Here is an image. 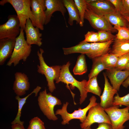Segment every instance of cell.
<instances>
[{
	"label": "cell",
	"mask_w": 129,
	"mask_h": 129,
	"mask_svg": "<svg viewBox=\"0 0 129 129\" xmlns=\"http://www.w3.org/2000/svg\"><path fill=\"white\" fill-rule=\"evenodd\" d=\"M101 58L106 70L114 68L118 59V57L110 53L102 55Z\"/></svg>",
	"instance_id": "obj_27"
},
{
	"label": "cell",
	"mask_w": 129,
	"mask_h": 129,
	"mask_svg": "<svg viewBox=\"0 0 129 129\" xmlns=\"http://www.w3.org/2000/svg\"><path fill=\"white\" fill-rule=\"evenodd\" d=\"M38 101L40 110L48 119L53 121L58 119L54 113V108L55 106L61 104L60 100L52 95L51 93H47L45 89L40 92Z\"/></svg>",
	"instance_id": "obj_6"
},
{
	"label": "cell",
	"mask_w": 129,
	"mask_h": 129,
	"mask_svg": "<svg viewBox=\"0 0 129 129\" xmlns=\"http://www.w3.org/2000/svg\"><path fill=\"white\" fill-rule=\"evenodd\" d=\"M119 106H113L104 109L109 118L113 129H124V124L129 120L128 107L120 109Z\"/></svg>",
	"instance_id": "obj_7"
},
{
	"label": "cell",
	"mask_w": 129,
	"mask_h": 129,
	"mask_svg": "<svg viewBox=\"0 0 129 129\" xmlns=\"http://www.w3.org/2000/svg\"><path fill=\"white\" fill-rule=\"evenodd\" d=\"M105 81L103 92L100 97L101 106L104 109L113 106L114 96L117 93L118 91L113 88L108 81L106 74L103 73Z\"/></svg>",
	"instance_id": "obj_13"
},
{
	"label": "cell",
	"mask_w": 129,
	"mask_h": 129,
	"mask_svg": "<svg viewBox=\"0 0 129 129\" xmlns=\"http://www.w3.org/2000/svg\"><path fill=\"white\" fill-rule=\"evenodd\" d=\"M16 38H6L0 39V65H3L6 60L11 57L14 48Z\"/></svg>",
	"instance_id": "obj_19"
},
{
	"label": "cell",
	"mask_w": 129,
	"mask_h": 129,
	"mask_svg": "<svg viewBox=\"0 0 129 129\" xmlns=\"http://www.w3.org/2000/svg\"><path fill=\"white\" fill-rule=\"evenodd\" d=\"M97 76L89 79L85 86V89L88 92H91L100 97L101 89L99 86L97 80Z\"/></svg>",
	"instance_id": "obj_28"
},
{
	"label": "cell",
	"mask_w": 129,
	"mask_h": 129,
	"mask_svg": "<svg viewBox=\"0 0 129 129\" xmlns=\"http://www.w3.org/2000/svg\"><path fill=\"white\" fill-rule=\"evenodd\" d=\"M118 31L115 39L119 40H129V29L127 27L114 26Z\"/></svg>",
	"instance_id": "obj_30"
},
{
	"label": "cell",
	"mask_w": 129,
	"mask_h": 129,
	"mask_svg": "<svg viewBox=\"0 0 129 129\" xmlns=\"http://www.w3.org/2000/svg\"><path fill=\"white\" fill-rule=\"evenodd\" d=\"M92 64L90 72L88 75L89 79L96 76L102 71L106 70L102 63L101 57L94 58L92 59Z\"/></svg>",
	"instance_id": "obj_26"
},
{
	"label": "cell",
	"mask_w": 129,
	"mask_h": 129,
	"mask_svg": "<svg viewBox=\"0 0 129 129\" xmlns=\"http://www.w3.org/2000/svg\"><path fill=\"white\" fill-rule=\"evenodd\" d=\"M98 127L95 129H113L112 125L106 123L98 124ZM83 129H92L91 126L87 127Z\"/></svg>",
	"instance_id": "obj_38"
},
{
	"label": "cell",
	"mask_w": 129,
	"mask_h": 129,
	"mask_svg": "<svg viewBox=\"0 0 129 129\" xmlns=\"http://www.w3.org/2000/svg\"><path fill=\"white\" fill-rule=\"evenodd\" d=\"M30 4L31 11L35 19L37 27L43 30L46 19L45 0H30Z\"/></svg>",
	"instance_id": "obj_11"
},
{
	"label": "cell",
	"mask_w": 129,
	"mask_h": 129,
	"mask_svg": "<svg viewBox=\"0 0 129 129\" xmlns=\"http://www.w3.org/2000/svg\"><path fill=\"white\" fill-rule=\"evenodd\" d=\"M124 70L129 71V61L126 66Z\"/></svg>",
	"instance_id": "obj_42"
},
{
	"label": "cell",
	"mask_w": 129,
	"mask_h": 129,
	"mask_svg": "<svg viewBox=\"0 0 129 129\" xmlns=\"http://www.w3.org/2000/svg\"><path fill=\"white\" fill-rule=\"evenodd\" d=\"M14 75L15 80L13 89L17 96H23L30 87L28 78L26 75L21 72H17Z\"/></svg>",
	"instance_id": "obj_16"
},
{
	"label": "cell",
	"mask_w": 129,
	"mask_h": 129,
	"mask_svg": "<svg viewBox=\"0 0 129 129\" xmlns=\"http://www.w3.org/2000/svg\"><path fill=\"white\" fill-rule=\"evenodd\" d=\"M129 61V53L118 57L117 63L114 68L118 70H124Z\"/></svg>",
	"instance_id": "obj_33"
},
{
	"label": "cell",
	"mask_w": 129,
	"mask_h": 129,
	"mask_svg": "<svg viewBox=\"0 0 129 129\" xmlns=\"http://www.w3.org/2000/svg\"><path fill=\"white\" fill-rule=\"evenodd\" d=\"M122 6L120 13L123 16L129 17V0H122Z\"/></svg>",
	"instance_id": "obj_36"
},
{
	"label": "cell",
	"mask_w": 129,
	"mask_h": 129,
	"mask_svg": "<svg viewBox=\"0 0 129 129\" xmlns=\"http://www.w3.org/2000/svg\"><path fill=\"white\" fill-rule=\"evenodd\" d=\"M39 30L37 27H34L30 19L27 20L24 31L26 36V41L29 45L35 44L39 47L42 45V34L40 32Z\"/></svg>",
	"instance_id": "obj_12"
},
{
	"label": "cell",
	"mask_w": 129,
	"mask_h": 129,
	"mask_svg": "<svg viewBox=\"0 0 129 129\" xmlns=\"http://www.w3.org/2000/svg\"><path fill=\"white\" fill-rule=\"evenodd\" d=\"M84 19L88 21L93 28L98 31L105 30L111 33L117 31L103 15L97 14L88 8L85 12Z\"/></svg>",
	"instance_id": "obj_9"
},
{
	"label": "cell",
	"mask_w": 129,
	"mask_h": 129,
	"mask_svg": "<svg viewBox=\"0 0 129 129\" xmlns=\"http://www.w3.org/2000/svg\"><path fill=\"white\" fill-rule=\"evenodd\" d=\"M84 41L87 42L94 43L99 42V34L98 32L89 31L85 35Z\"/></svg>",
	"instance_id": "obj_35"
},
{
	"label": "cell",
	"mask_w": 129,
	"mask_h": 129,
	"mask_svg": "<svg viewBox=\"0 0 129 129\" xmlns=\"http://www.w3.org/2000/svg\"><path fill=\"white\" fill-rule=\"evenodd\" d=\"M128 108L129 109V107H128Z\"/></svg>",
	"instance_id": "obj_43"
},
{
	"label": "cell",
	"mask_w": 129,
	"mask_h": 129,
	"mask_svg": "<svg viewBox=\"0 0 129 129\" xmlns=\"http://www.w3.org/2000/svg\"><path fill=\"white\" fill-rule=\"evenodd\" d=\"M95 123H106L111 124L108 115L99 103L90 108L85 120L81 123L80 126L81 128L83 129L91 126Z\"/></svg>",
	"instance_id": "obj_8"
},
{
	"label": "cell",
	"mask_w": 129,
	"mask_h": 129,
	"mask_svg": "<svg viewBox=\"0 0 129 129\" xmlns=\"http://www.w3.org/2000/svg\"><path fill=\"white\" fill-rule=\"evenodd\" d=\"M43 50L40 48L37 52V55L39 63L37 65V71L39 73L45 76L47 82V86L50 91L53 92L56 89L54 81L59 77L61 66L56 65L49 66L45 61L43 54Z\"/></svg>",
	"instance_id": "obj_3"
},
{
	"label": "cell",
	"mask_w": 129,
	"mask_h": 129,
	"mask_svg": "<svg viewBox=\"0 0 129 129\" xmlns=\"http://www.w3.org/2000/svg\"><path fill=\"white\" fill-rule=\"evenodd\" d=\"M99 42L104 43L114 40L116 36L112 34L111 32L105 30L98 31Z\"/></svg>",
	"instance_id": "obj_32"
},
{
	"label": "cell",
	"mask_w": 129,
	"mask_h": 129,
	"mask_svg": "<svg viewBox=\"0 0 129 129\" xmlns=\"http://www.w3.org/2000/svg\"><path fill=\"white\" fill-rule=\"evenodd\" d=\"M28 128L29 129H46L43 122L37 117H34L30 121Z\"/></svg>",
	"instance_id": "obj_34"
},
{
	"label": "cell",
	"mask_w": 129,
	"mask_h": 129,
	"mask_svg": "<svg viewBox=\"0 0 129 129\" xmlns=\"http://www.w3.org/2000/svg\"><path fill=\"white\" fill-rule=\"evenodd\" d=\"M11 127L12 129H25L23 124L19 123L12 124Z\"/></svg>",
	"instance_id": "obj_39"
},
{
	"label": "cell",
	"mask_w": 129,
	"mask_h": 129,
	"mask_svg": "<svg viewBox=\"0 0 129 129\" xmlns=\"http://www.w3.org/2000/svg\"><path fill=\"white\" fill-rule=\"evenodd\" d=\"M103 15L111 24L116 27H127L128 21L121 14L117 11Z\"/></svg>",
	"instance_id": "obj_23"
},
{
	"label": "cell",
	"mask_w": 129,
	"mask_h": 129,
	"mask_svg": "<svg viewBox=\"0 0 129 129\" xmlns=\"http://www.w3.org/2000/svg\"><path fill=\"white\" fill-rule=\"evenodd\" d=\"M64 6L68 11L69 17L68 23L70 26L75 21L77 24L80 25V19L78 10L73 0H63Z\"/></svg>",
	"instance_id": "obj_20"
},
{
	"label": "cell",
	"mask_w": 129,
	"mask_h": 129,
	"mask_svg": "<svg viewBox=\"0 0 129 129\" xmlns=\"http://www.w3.org/2000/svg\"><path fill=\"white\" fill-rule=\"evenodd\" d=\"M30 0H2L0 5H4L10 3L14 8L19 20L20 27L24 31L27 19H29L34 27H37L36 22L31 9Z\"/></svg>",
	"instance_id": "obj_2"
},
{
	"label": "cell",
	"mask_w": 129,
	"mask_h": 129,
	"mask_svg": "<svg viewBox=\"0 0 129 129\" xmlns=\"http://www.w3.org/2000/svg\"><path fill=\"white\" fill-rule=\"evenodd\" d=\"M79 11L80 19V26L83 27L84 22V16L87 9V3L86 0H74Z\"/></svg>",
	"instance_id": "obj_29"
},
{
	"label": "cell",
	"mask_w": 129,
	"mask_h": 129,
	"mask_svg": "<svg viewBox=\"0 0 129 129\" xmlns=\"http://www.w3.org/2000/svg\"><path fill=\"white\" fill-rule=\"evenodd\" d=\"M8 19L5 23L0 25V39L6 38H16L20 34L21 28L17 16L9 15Z\"/></svg>",
	"instance_id": "obj_10"
},
{
	"label": "cell",
	"mask_w": 129,
	"mask_h": 129,
	"mask_svg": "<svg viewBox=\"0 0 129 129\" xmlns=\"http://www.w3.org/2000/svg\"><path fill=\"white\" fill-rule=\"evenodd\" d=\"M41 89V87L37 86L31 93L24 98H20V96H16V99L17 100L18 102V110L16 117L14 120L11 123V124L12 125L17 123L23 124L24 122L21 121L20 119L22 108L26 103V100L28 97L33 93L35 94V96H37L38 93Z\"/></svg>",
	"instance_id": "obj_24"
},
{
	"label": "cell",
	"mask_w": 129,
	"mask_h": 129,
	"mask_svg": "<svg viewBox=\"0 0 129 129\" xmlns=\"http://www.w3.org/2000/svg\"><path fill=\"white\" fill-rule=\"evenodd\" d=\"M27 129H29L28 128H27Z\"/></svg>",
	"instance_id": "obj_44"
},
{
	"label": "cell",
	"mask_w": 129,
	"mask_h": 129,
	"mask_svg": "<svg viewBox=\"0 0 129 129\" xmlns=\"http://www.w3.org/2000/svg\"><path fill=\"white\" fill-rule=\"evenodd\" d=\"M71 64L69 61L65 64L61 66L60 74L58 78L56 80L55 82L58 83L60 82L66 85V87L70 89L68 85L70 84L71 88L74 89L75 87L79 91L80 98L79 103L81 104L85 100L87 97L88 92L86 90L85 86L87 82L86 80L79 81L76 79L71 74L69 68Z\"/></svg>",
	"instance_id": "obj_1"
},
{
	"label": "cell",
	"mask_w": 129,
	"mask_h": 129,
	"mask_svg": "<svg viewBox=\"0 0 129 129\" xmlns=\"http://www.w3.org/2000/svg\"><path fill=\"white\" fill-rule=\"evenodd\" d=\"M96 100L97 98L95 96H92L89 99V104L86 107L82 109L79 108L78 110H75L72 113L67 112V108L69 103L66 102L65 103H64L61 108L56 110L55 114L61 115L62 119L61 124L63 125L69 124V121L73 119H79L81 123H83L86 118V113L90 108L97 104Z\"/></svg>",
	"instance_id": "obj_5"
},
{
	"label": "cell",
	"mask_w": 129,
	"mask_h": 129,
	"mask_svg": "<svg viewBox=\"0 0 129 129\" xmlns=\"http://www.w3.org/2000/svg\"><path fill=\"white\" fill-rule=\"evenodd\" d=\"M114 40L110 53L118 57L129 53V40Z\"/></svg>",
	"instance_id": "obj_21"
},
{
	"label": "cell",
	"mask_w": 129,
	"mask_h": 129,
	"mask_svg": "<svg viewBox=\"0 0 129 129\" xmlns=\"http://www.w3.org/2000/svg\"><path fill=\"white\" fill-rule=\"evenodd\" d=\"M113 5L116 11L120 13L122 6V0H108Z\"/></svg>",
	"instance_id": "obj_37"
},
{
	"label": "cell",
	"mask_w": 129,
	"mask_h": 129,
	"mask_svg": "<svg viewBox=\"0 0 129 129\" xmlns=\"http://www.w3.org/2000/svg\"><path fill=\"white\" fill-rule=\"evenodd\" d=\"M45 0L46 9L45 11L46 19L45 25L47 24L50 22L53 14L56 11L61 13L65 21V15L67 10L63 0Z\"/></svg>",
	"instance_id": "obj_14"
},
{
	"label": "cell",
	"mask_w": 129,
	"mask_h": 129,
	"mask_svg": "<svg viewBox=\"0 0 129 129\" xmlns=\"http://www.w3.org/2000/svg\"><path fill=\"white\" fill-rule=\"evenodd\" d=\"M24 31L21 28L20 34L16 38L12 55L7 63V65L8 66H11L13 64L15 66L22 60L26 61L30 55L32 46L27 43L25 39Z\"/></svg>",
	"instance_id": "obj_4"
},
{
	"label": "cell",
	"mask_w": 129,
	"mask_h": 129,
	"mask_svg": "<svg viewBox=\"0 0 129 129\" xmlns=\"http://www.w3.org/2000/svg\"><path fill=\"white\" fill-rule=\"evenodd\" d=\"M105 74L109 78L112 87L118 91L121 85L128 77L129 71L118 70L114 68L106 70Z\"/></svg>",
	"instance_id": "obj_15"
},
{
	"label": "cell",
	"mask_w": 129,
	"mask_h": 129,
	"mask_svg": "<svg viewBox=\"0 0 129 129\" xmlns=\"http://www.w3.org/2000/svg\"><path fill=\"white\" fill-rule=\"evenodd\" d=\"M120 105L129 107V93L123 97H120L117 93L114 97L113 106Z\"/></svg>",
	"instance_id": "obj_31"
},
{
	"label": "cell",
	"mask_w": 129,
	"mask_h": 129,
	"mask_svg": "<svg viewBox=\"0 0 129 129\" xmlns=\"http://www.w3.org/2000/svg\"><path fill=\"white\" fill-rule=\"evenodd\" d=\"M87 8L98 14L104 15L116 11L108 0H94L87 3Z\"/></svg>",
	"instance_id": "obj_17"
},
{
	"label": "cell",
	"mask_w": 129,
	"mask_h": 129,
	"mask_svg": "<svg viewBox=\"0 0 129 129\" xmlns=\"http://www.w3.org/2000/svg\"><path fill=\"white\" fill-rule=\"evenodd\" d=\"M113 41L114 40H112L106 42L91 43L90 51L86 54L92 59L109 53L111 49V45Z\"/></svg>",
	"instance_id": "obj_18"
},
{
	"label": "cell",
	"mask_w": 129,
	"mask_h": 129,
	"mask_svg": "<svg viewBox=\"0 0 129 129\" xmlns=\"http://www.w3.org/2000/svg\"><path fill=\"white\" fill-rule=\"evenodd\" d=\"M122 85L123 87L126 88H127L129 86V74Z\"/></svg>",
	"instance_id": "obj_40"
},
{
	"label": "cell",
	"mask_w": 129,
	"mask_h": 129,
	"mask_svg": "<svg viewBox=\"0 0 129 129\" xmlns=\"http://www.w3.org/2000/svg\"><path fill=\"white\" fill-rule=\"evenodd\" d=\"M91 46V43L83 41L75 46L68 48H63L62 49L65 55L75 53L86 54L89 52Z\"/></svg>",
	"instance_id": "obj_22"
},
{
	"label": "cell",
	"mask_w": 129,
	"mask_h": 129,
	"mask_svg": "<svg viewBox=\"0 0 129 129\" xmlns=\"http://www.w3.org/2000/svg\"><path fill=\"white\" fill-rule=\"evenodd\" d=\"M124 17L126 19L127 21L128 22H129V23L127 25V27L129 29V17L124 16Z\"/></svg>",
	"instance_id": "obj_41"
},
{
	"label": "cell",
	"mask_w": 129,
	"mask_h": 129,
	"mask_svg": "<svg viewBox=\"0 0 129 129\" xmlns=\"http://www.w3.org/2000/svg\"><path fill=\"white\" fill-rule=\"evenodd\" d=\"M87 69L85 54L78 56L76 64L73 69L75 75H81L86 73Z\"/></svg>",
	"instance_id": "obj_25"
}]
</instances>
